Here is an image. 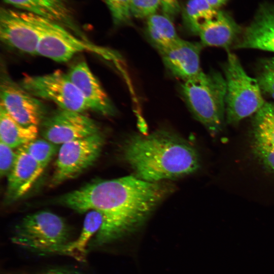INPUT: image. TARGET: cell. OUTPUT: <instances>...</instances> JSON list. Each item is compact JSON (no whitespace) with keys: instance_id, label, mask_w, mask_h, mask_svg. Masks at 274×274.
<instances>
[{"instance_id":"obj_19","label":"cell","mask_w":274,"mask_h":274,"mask_svg":"<svg viewBox=\"0 0 274 274\" xmlns=\"http://www.w3.org/2000/svg\"><path fill=\"white\" fill-rule=\"evenodd\" d=\"M38 126H24L16 121L0 105V140L13 148H18L35 140Z\"/></svg>"},{"instance_id":"obj_12","label":"cell","mask_w":274,"mask_h":274,"mask_svg":"<svg viewBox=\"0 0 274 274\" xmlns=\"http://www.w3.org/2000/svg\"><path fill=\"white\" fill-rule=\"evenodd\" d=\"M67 74L81 93L88 110L104 116L116 114L113 103L85 61L75 64Z\"/></svg>"},{"instance_id":"obj_20","label":"cell","mask_w":274,"mask_h":274,"mask_svg":"<svg viewBox=\"0 0 274 274\" xmlns=\"http://www.w3.org/2000/svg\"><path fill=\"white\" fill-rule=\"evenodd\" d=\"M102 222V215L99 212L95 210L87 212L80 234L65 247L61 255L71 257L79 262H84L89 241L98 232Z\"/></svg>"},{"instance_id":"obj_22","label":"cell","mask_w":274,"mask_h":274,"mask_svg":"<svg viewBox=\"0 0 274 274\" xmlns=\"http://www.w3.org/2000/svg\"><path fill=\"white\" fill-rule=\"evenodd\" d=\"M218 12L206 0H189L184 13L185 24L191 32L198 35L201 28L215 18Z\"/></svg>"},{"instance_id":"obj_30","label":"cell","mask_w":274,"mask_h":274,"mask_svg":"<svg viewBox=\"0 0 274 274\" xmlns=\"http://www.w3.org/2000/svg\"><path fill=\"white\" fill-rule=\"evenodd\" d=\"M208 4L213 9H217L222 6L226 1V0H206Z\"/></svg>"},{"instance_id":"obj_2","label":"cell","mask_w":274,"mask_h":274,"mask_svg":"<svg viewBox=\"0 0 274 274\" xmlns=\"http://www.w3.org/2000/svg\"><path fill=\"white\" fill-rule=\"evenodd\" d=\"M122 156L135 176L152 182L188 175L199 166L195 149L178 134L164 129L130 136L123 145Z\"/></svg>"},{"instance_id":"obj_25","label":"cell","mask_w":274,"mask_h":274,"mask_svg":"<svg viewBox=\"0 0 274 274\" xmlns=\"http://www.w3.org/2000/svg\"><path fill=\"white\" fill-rule=\"evenodd\" d=\"M110 11L114 23L116 25L130 22L131 14L130 0H106Z\"/></svg>"},{"instance_id":"obj_5","label":"cell","mask_w":274,"mask_h":274,"mask_svg":"<svg viewBox=\"0 0 274 274\" xmlns=\"http://www.w3.org/2000/svg\"><path fill=\"white\" fill-rule=\"evenodd\" d=\"M223 71L226 84V121L235 124L255 114L265 101L256 79L248 75L234 53L228 51Z\"/></svg>"},{"instance_id":"obj_24","label":"cell","mask_w":274,"mask_h":274,"mask_svg":"<svg viewBox=\"0 0 274 274\" xmlns=\"http://www.w3.org/2000/svg\"><path fill=\"white\" fill-rule=\"evenodd\" d=\"M256 75V79L262 94L274 100V57L261 60Z\"/></svg>"},{"instance_id":"obj_16","label":"cell","mask_w":274,"mask_h":274,"mask_svg":"<svg viewBox=\"0 0 274 274\" xmlns=\"http://www.w3.org/2000/svg\"><path fill=\"white\" fill-rule=\"evenodd\" d=\"M233 47L274 52V6H264L260 10Z\"/></svg>"},{"instance_id":"obj_9","label":"cell","mask_w":274,"mask_h":274,"mask_svg":"<svg viewBox=\"0 0 274 274\" xmlns=\"http://www.w3.org/2000/svg\"><path fill=\"white\" fill-rule=\"evenodd\" d=\"M40 125L43 138L57 145L100 131L96 122L83 113L60 108L48 115Z\"/></svg>"},{"instance_id":"obj_7","label":"cell","mask_w":274,"mask_h":274,"mask_svg":"<svg viewBox=\"0 0 274 274\" xmlns=\"http://www.w3.org/2000/svg\"><path fill=\"white\" fill-rule=\"evenodd\" d=\"M104 143V136L99 131L61 145L50 185L57 186L77 178L89 168L99 157Z\"/></svg>"},{"instance_id":"obj_10","label":"cell","mask_w":274,"mask_h":274,"mask_svg":"<svg viewBox=\"0 0 274 274\" xmlns=\"http://www.w3.org/2000/svg\"><path fill=\"white\" fill-rule=\"evenodd\" d=\"M0 95L1 105L24 126H39L48 115L47 108L39 98L8 78L2 80Z\"/></svg>"},{"instance_id":"obj_23","label":"cell","mask_w":274,"mask_h":274,"mask_svg":"<svg viewBox=\"0 0 274 274\" xmlns=\"http://www.w3.org/2000/svg\"><path fill=\"white\" fill-rule=\"evenodd\" d=\"M21 147L44 168L59 149V145L44 138L36 139Z\"/></svg>"},{"instance_id":"obj_1","label":"cell","mask_w":274,"mask_h":274,"mask_svg":"<svg viewBox=\"0 0 274 274\" xmlns=\"http://www.w3.org/2000/svg\"><path fill=\"white\" fill-rule=\"evenodd\" d=\"M172 189L170 185L162 182H149L129 176L94 180L54 201L79 213L99 212L103 222L92 244L100 247L142 225Z\"/></svg>"},{"instance_id":"obj_29","label":"cell","mask_w":274,"mask_h":274,"mask_svg":"<svg viewBox=\"0 0 274 274\" xmlns=\"http://www.w3.org/2000/svg\"><path fill=\"white\" fill-rule=\"evenodd\" d=\"M164 15L171 18L180 11V7L178 0H159Z\"/></svg>"},{"instance_id":"obj_28","label":"cell","mask_w":274,"mask_h":274,"mask_svg":"<svg viewBox=\"0 0 274 274\" xmlns=\"http://www.w3.org/2000/svg\"><path fill=\"white\" fill-rule=\"evenodd\" d=\"M10 274H84L76 269L62 267H54L41 270H21Z\"/></svg>"},{"instance_id":"obj_4","label":"cell","mask_w":274,"mask_h":274,"mask_svg":"<svg viewBox=\"0 0 274 274\" xmlns=\"http://www.w3.org/2000/svg\"><path fill=\"white\" fill-rule=\"evenodd\" d=\"M73 240L64 220L49 211L25 216L15 226L11 241L30 252L40 255L61 254Z\"/></svg>"},{"instance_id":"obj_11","label":"cell","mask_w":274,"mask_h":274,"mask_svg":"<svg viewBox=\"0 0 274 274\" xmlns=\"http://www.w3.org/2000/svg\"><path fill=\"white\" fill-rule=\"evenodd\" d=\"M0 38L4 44L12 48L37 55L39 32L28 12L1 8Z\"/></svg>"},{"instance_id":"obj_18","label":"cell","mask_w":274,"mask_h":274,"mask_svg":"<svg viewBox=\"0 0 274 274\" xmlns=\"http://www.w3.org/2000/svg\"><path fill=\"white\" fill-rule=\"evenodd\" d=\"M241 32V27L229 15L219 11L215 18L201 28L198 35L202 46L228 49L236 43Z\"/></svg>"},{"instance_id":"obj_21","label":"cell","mask_w":274,"mask_h":274,"mask_svg":"<svg viewBox=\"0 0 274 274\" xmlns=\"http://www.w3.org/2000/svg\"><path fill=\"white\" fill-rule=\"evenodd\" d=\"M146 32L151 43L159 53L181 39L170 18L164 15L155 14L147 18Z\"/></svg>"},{"instance_id":"obj_31","label":"cell","mask_w":274,"mask_h":274,"mask_svg":"<svg viewBox=\"0 0 274 274\" xmlns=\"http://www.w3.org/2000/svg\"></svg>"},{"instance_id":"obj_15","label":"cell","mask_w":274,"mask_h":274,"mask_svg":"<svg viewBox=\"0 0 274 274\" xmlns=\"http://www.w3.org/2000/svg\"><path fill=\"white\" fill-rule=\"evenodd\" d=\"M17 157L8 176L5 201L12 203L22 197L42 174L43 168L22 147L17 148Z\"/></svg>"},{"instance_id":"obj_13","label":"cell","mask_w":274,"mask_h":274,"mask_svg":"<svg viewBox=\"0 0 274 274\" xmlns=\"http://www.w3.org/2000/svg\"><path fill=\"white\" fill-rule=\"evenodd\" d=\"M202 46L201 43L180 39L159 54L170 74L185 81L195 78L202 72L200 66Z\"/></svg>"},{"instance_id":"obj_27","label":"cell","mask_w":274,"mask_h":274,"mask_svg":"<svg viewBox=\"0 0 274 274\" xmlns=\"http://www.w3.org/2000/svg\"><path fill=\"white\" fill-rule=\"evenodd\" d=\"M17 152L0 140V175L8 177L15 164Z\"/></svg>"},{"instance_id":"obj_14","label":"cell","mask_w":274,"mask_h":274,"mask_svg":"<svg viewBox=\"0 0 274 274\" xmlns=\"http://www.w3.org/2000/svg\"><path fill=\"white\" fill-rule=\"evenodd\" d=\"M252 147L255 155L274 173V103L265 102L252 121Z\"/></svg>"},{"instance_id":"obj_8","label":"cell","mask_w":274,"mask_h":274,"mask_svg":"<svg viewBox=\"0 0 274 274\" xmlns=\"http://www.w3.org/2000/svg\"><path fill=\"white\" fill-rule=\"evenodd\" d=\"M19 84L33 96L51 101L60 109L81 113L88 110L77 87L67 74L61 71L43 75H27Z\"/></svg>"},{"instance_id":"obj_6","label":"cell","mask_w":274,"mask_h":274,"mask_svg":"<svg viewBox=\"0 0 274 274\" xmlns=\"http://www.w3.org/2000/svg\"><path fill=\"white\" fill-rule=\"evenodd\" d=\"M29 14L39 32L37 55L63 62L84 51L106 56L109 55L107 51L73 34L61 25L37 15Z\"/></svg>"},{"instance_id":"obj_26","label":"cell","mask_w":274,"mask_h":274,"mask_svg":"<svg viewBox=\"0 0 274 274\" xmlns=\"http://www.w3.org/2000/svg\"><path fill=\"white\" fill-rule=\"evenodd\" d=\"M159 5V0H130V13L135 18H147L156 14Z\"/></svg>"},{"instance_id":"obj_17","label":"cell","mask_w":274,"mask_h":274,"mask_svg":"<svg viewBox=\"0 0 274 274\" xmlns=\"http://www.w3.org/2000/svg\"><path fill=\"white\" fill-rule=\"evenodd\" d=\"M6 3L55 22L83 37L74 20L67 0H4Z\"/></svg>"},{"instance_id":"obj_3","label":"cell","mask_w":274,"mask_h":274,"mask_svg":"<svg viewBox=\"0 0 274 274\" xmlns=\"http://www.w3.org/2000/svg\"><path fill=\"white\" fill-rule=\"evenodd\" d=\"M180 91L192 115L212 135L221 131L226 115V84L221 73L202 72L183 81Z\"/></svg>"}]
</instances>
